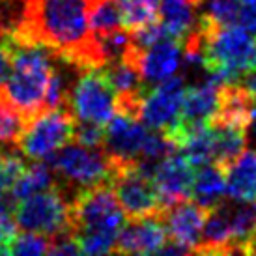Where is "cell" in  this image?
I'll list each match as a JSON object with an SVG mask.
<instances>
[{
    "mask_svg": "<svg viewBox=\"0 0 256 256\" xmlns=\"http://www.w3.org/2000/svg\"><path fill=\"white\" fill-rule=\"evenodd\" d=\"M90 0H22L21 21L10 36L40 43L77 70L103 68L88 22Z\"/></svg>",
    "mask_w": 256,
    "mask_h": 256,
    "instance_id": "6da1fadb",
    "label": "cell"
},
{
    "mask_svg": "<svg viewBox=\"0 0 256 256\" xmlns=\"http://www.w3.org/2000/svg\"><path fill=\"white\" fill-rule=\"evenodd\" d=\"M192 34L198 40L206 78L226 84L256 68V36L240 24H220L200 15Z\"/></svg>",
    "mask_w": 256,
    "mask_h": 256,
    "instance_id": "7a4b0ae2",
    "label": "cell"
},
{
    "mask_svg": "<svg viewBox=\"0 0 256 256\" xmlns=\"http://www.w3.org/2000/svg\"><path fill=\"white\" fill-rule=\"evenodd\" d=\"M72 232L80 254L112 252L126 214L114 196L110 184L78 191L70 202Z\"/></svg>",
    "mask_w": 256,
    "mask_h": 256,
    "instance_id": "3957f363",
    "label": "cell"
},
{
    "mask_svg": "<svg viewBox=\"0 0 256 256\" xmlns=\"http://www.w3.org/2000/svg\"><path fill=\"white\" fill-rule=\"evenodd\" d=\"M8 38L12 47V75L4 86V96L28 120L43 110L45 92L56 70L58 56L45 45Z\"/></svg>",
    "mask_w": 256,
    "mask_h": 256,
    "instance_id": "277c9868",
    "label": "cell"
},
{
    "mask_svg": "<svg viewBox=\"0 0 256 256\" xmlns=\"http://www.w3.org/2000/svg\"><path fill=\"white\" fill-rule=\"evenodd\" d=\"M56 176V184L70 200L82 189L110 184L112 163L103 148H90L78 142H68L45 159Z\"/></svg>",
    "mask_w": 256,
    "mask_h": 256,
    "instance_id": "5b68a950",
    "label": "cell"
},
{
    "mask_svg": "<svg viewBox=\"0 0 256 256\" xmlns=\"http://www.w3.org/2000/svg\"><path fill=\"white\" fill-rule=\"evenodd\" d=\"M75 116L68 105L56 108H45L26 120L17 148L22 156L32 161H45L56 150L73 140Z\"/></svg>",
    "mask_w": 256,
    "mask_h": 256,
    "instance_id": "8992f818",
    "label": "cell"
},
{
    "mask_svg": "<svg viewBox=\"0 0 256 256\" xmlns=\"http://www.w3.org/2000/svg\"><path fill=\"white\" fill-rule=\"evenodd\" d=\"M70 202H72L70 196L58 187V184L52 189L19 200L14 206L17 228L21 232H34L49 238L70 232L72 226Z\"/></svg>",
    "mask_w": 256,
    "mask_h": 256,
    "instance_id": "52a82bcc",
    "label": "cell"
},
{
    "mask_svg": "<svg viewBox=\"0 0 256 256\" xmlns=\"http://www.w3.org/2000/svg\"><path fill=\"white\" fill-rule=\"evenodd\" d=\"M80 72V77L68 94V108L77 122H90L105 128L116 110L112 88L101 68H86Z\"/></svg>",
    "mask_w": 256,
    "mask_h": 256,
    "instance_id": "ba28073f",
    "label": "cell"
},
{
    "mask_svg": "<svg viewBox=\"0 0 256 256\" xmlns=\"http://www.w3.org/2000/svg\"><path fill=\"white\" fill-rule=\"evenodd\" d=\"M110 187L126 217L129 219H140L163 212L154 182L138 168L136 161L116 166Z\"/></svg>",
    "mask_w": 256,
    "mask_h": 256,
    "instance_id": "9c48e42d",
    "label": "cell"
},
{
    "mask_svg": "<svg viewBox=\"0 0 256 256\" xmlns=\"http://www.w3.org/2000/svg\"><path fill=\"white\" fill-rule=\"evenodd\" d=\"M185 88H187L185 77H176V75L152 84V88L148 86L140 101L138 120L146 128L161 133L170 131L180 120Z\"/></svg>",
    "mask_w": 256,
    "mask_h": 256,
    "instance_id": "30bf717a",
    "label": "cell"
},
{
    "mask_svg": "<svg viewBox=\"0 0 256 256\" xmlns=\"http://www.w3.org/2000/svg\"><path fill=\"white\" fill-rule=\"evenodd\" d=\"M150 128H146L136 116L126 112H114L105 126L103 152L112 163V168L138 161Z\"/></svg>",
    "mask_w": 256,
    "mask_h": 256,
    "instance_id": "8fae6325",
    "label": "cell"
},
{
    "mask_svg": "<svg viewBox=\"0 0 256 256\" xmlns=\"http://www.w3.org/2000/svg\"><path fill=\"white\" fill-rule=\"evenodd\" d=\"M194 170L196 166L182 152H172L156 164L152 172V182L163 210L182 200L191 198Z\"/></svg>",
    "mask_w": 256,
    "mask_h": 256,
    "instance_id": "7c38bea8",
    "label": "cell"
},
{
    "mask_svg": "<svg viewBox=\"0 0 256 256\" xmlns=\"http://www.w3.org/2000/svg\"><path fill=\"white\" fill-rule=\"evenodd\" d=\"M206 215V208H202L191 198L164 208L161 212V219H163L168 242L184 247L187 252H196Z\"/></svg>",
    "mask_w": 256,
    "mask_h": 256,
    "instance_id": "4fadbf2b",
    "label": "cell"
},
{
    "mask_svg": "<svg viewBox=\"0 0 256 256\" xmlns=\"http://www.w3.org/2000/svg\"><path fill=\"white\" fill-rule=\"evenodd\" d=\"M168 240L161 214L131 219L118 232L112 252L118 254H152L161 252Z\"/></svg>",
    "mask_w": 256,
    "mask_h": 256,
    "instance_id": "5bb4252c",
    "label": "cell"
},
{
    "mask_svg": "<svg viewBox=\"0 0 256 256\" xmlns=\"http://www.w3.org/2000/svg\"><path fill=\"white\" fill-rule=\"evenodd\" d=\"M182 64V43L166 36L138 54L136 66L146 84H156L172 77Z\"/></svg>",
    "mask_w": 256,
    "mask_h": 256,
    "instance_id": "9a60e30c",
    "label": "cell"
},
{
    "mask_svg": "<svg viewBox=\"0 0 256 256\" xmlns=\"http://www.w3.org/2000/svg\"><path fill=\"white\" fill-rule=\"evenodd\" d=\"M219 92L220 84L212 78H202L196 84L187 86L178 122L187 126L206 124L219 108Z\"/></svg>",
    "mask_w": 256,
    "mask_h": 256,
    "instance_id": "2e32d148",
    "label": "cell"
},
{
    "mask_svg": "<svg viewBox=\"0 0 256 256\" xmlns=\"http://www.w3.org/2000/svg\"><path fill=\"white\" fill-rule=\"evenodd\" d=\"M196 252L198 254H236L232 230H230L228 215L224 210V200L208 212Z\"/></svg>",
    "mask_w": 256,
    "mask_h": 256,
    "instance_id": "e0dca14e",
    "label": "cell"
},
{
    "mask_svg": "<svg viewBox=\"0 0 256 256\" xmlns=\"http://www.w3.org/2000/svg\"><path fill=\"white\" fill-rule=\"evenodd\" d=\"M224 180L232 200L256 202V150H243L224 168Z\"/></svg>",
    "mask_w": 256,
    "mask_h": 256,
    "instance_id": "ac0fdd59",
    "label": "cell"
},
{
    "mask_svg": "<svg viewBox=\"0 0 256 256\" xmlns=\"http://www.w3.org/2000/svg\"><path fill=\"white\" fill-rule=\"evenodd\" d=\"M224 194H226L224 170L214 163L196 166L194 178H192L191 198L210 212L212 208L224 200Z\"/></svg>",
    "mask_w": 256,
    "mask_h": 256,
    "instance_id": "d6986e66",
    "label": "cell"
},
{
    "mask_svg": "<svg viewBox=\"0 0 256 256\" xmlns=\"http://www.w3.org/2000/svg\"><path fill=\"white\" fill-rule=\"evenodd\" d=\"M236 254H247L250 242L256 236V202H224Z\"/></svg>",
    "mask_w": 256,
    "mask_h": 256,
    "instance_id": "ffe728a7",
    "label": "cell"
},
{
    "mask_svg": "<svg viewBox=\"0 0 256 256\" xmlns=\"http://www.w3.org/2000/svg\"><path fill=\"white\" fill-rule=\"evenodd\" d=\"M54 185H56V176L50 170L49 164L43 161H34L32 164L24 166L21 176L15 180L14 187L10 189V196L14 200V204H17L19 200L52 189Z\"/></svg>",
    "mask_w": 256,
    "mask_h": 256,
    "instance_id": "44dd1931",
    "label": "cell"
},
{
    "mask_svg": "<svg viewBox=\"0 0 256 256\" xmlns=\"http://www.w3.org/2000/svg\"><path fill=\"white\" fill-rule=\"evenodd\" d=\"M116 6L122 26L129 32L157 21L159 17V0H116Z\"/></svg>",
    "mask_w": 256,
    "mask_h": 256,
    "instance_id": "7402d4cb",
    "label": "cell"
},
{
    "mask_svg": "<svg viewBox=\"0 0 256 256\" xmlns=\"http://www.w3.org/2000/svg\"><path fill=\"white\" fill-rule=\"evenodd\" d=\"M24 126L26 118L12 107V103L4 96V90H0V146L17 148Z\"/></svg>",
    "mask_w": 256,
    "mask_h": 256,
    "instance_id": "603a6c76",
    "label": "cell"
},
{
    "mask_svg": "<svg viewBox=\"0 0 256 256\" xmlns=\"http://www.w3.org/2000/svg\"><path fill=\"white\" fill-rule=\"evenodd\" d=\"M50 238L34 232H17L14 242L10 243V254H22V256H36V254H49Z\"/></svg>",
    "mask_w": 256,
    "mask_h": 256,
    "instance_id": "cb8c5ba5",
    "label": "cell"
},
{
    "mask_svg": "<svg viewBox=\"0 0 256 256\" xmlns=\"http://www.w3.org/2000/svg\"><path fill=\"white\" fill-rule=\"evenodd\" d=\"M14 200L10 192L0 194V249L10 254V243L14 242L19 228L14 217Z\"/></svg>",
    "mask_w": 256,
    "mask_h": 256,
    "instance_id": "d4e9b609",
    "label": "cell"
},
{
    "mask_svg": "<svg viewBox=\"0 0 256 256\" xmlns=\"http://www.w3.org/2000/svg\"><path fill=\"white\" fill-rule=\"evenodd\" d=\"M202 15L220 22V24H232L236 22L240 0H200Z\"/></svg>",
    "mask_w": 256,
    "mask_h": 256,
    "instance_id": "484cf974",
    "label": "cell"
},
{
    "mask_svg": "<svg viewBox=\"0 0 256 256\" xmlns=\"http://www.w3.org/2000/svg\"><path fill=\"white\" fill-rule=\"evenodd\" d=\"M103 135H105V128L103 126L90 124V122H77L75 124L73 138H75V142L82 144V146L101 148L103 146Z\"/></svg>",
    "mask_w": 256,
    "mask_h": 256,
    "instance_id": "4316f807",
    "label": "cell"
},
{
    "mask_svg": "<svg viewBox=\"0 0 256 256\" xmlns=\"http://www.w3.org/2000/svg\"><path fill=\"white\" fill-rule=\"evenodd\" d=\"M236 24H240L243 30L256 36V0H240Z\"/></svg>",
    "mask_w": 256,
    "mask_h": 256,
    "instance_id": "83f0119b",
    "label": "cell"
},
{
    "mask_svg": "<svg viewBox=\"0 0 256 256\" xmlns=\"http://www.w3.org/2000/svg\"><path fill=\"white\" fill-rule=\"evenodd\" d=\"M10 75H12V47H10V38L0 36V90H4Z\"/></svg>",
    "mask_w": 256,
    "mask_h": 256,
    "instance_id": "f1b7e54d",
    "label": "cell"
},
{
    "mask_svg": "<svg viewBox=\"0 0 256 256\" xmlns=\"http://www.w3.org/2000/svg\"><path fill=\"white\" fill-rule=\"evenodd\" d=\"M238 84L242 86L245 92L249 94L250 98L256 101V68L254 70H250V72H247V73H243L242 77L236 80Z\"/></svg>",
    "mask_w": 256,
    "mask_h": 256,
    "instance_id": "f546056e",
    "label": "cell"
},
{
    "mask_svg": "<svg viewBox=\"0 0 256 256\" xmlns=\"http://www.w3.org/2000/svg\"><path fill=\"white\" fill-rule=\"evenodd\" d=\"M247 254H256V236H254V240L250 242L249 245V250H247Z\"/></svg>",
    "mask_w": 256,
    "mask_h": 256,
    "instance_id": "4dcf8cb0",
    "label": "cell"
},
{
    "mask_svg": "<svg viewBox=\"0 0 256 256\" xmlns=\"http://www.w3.org/2000/svg\"><path fill=\"white\" fill-rule=\"evenodd\" d=\"M0 154H2V150H0Z\"/></svg>",
    "mask_w": 256,
    "mask_h": 256,
    "instance_id": "1f68e13d",
    "label": "cell"
},
{
    "mask_svg": "<svg viewBox=\"0 0 256 256\" xmlns=\"http://www.w3.org/2000/svg\"><path fill=\"white\" fill-rule=\"evenodd\" d=\"M0 2H2V0H0Z\"/></svg>",
    "mask_w": 256,
    "mask_h": 256,
    "instance_id": "d6a6232c",
    "label": "cell"
}]
</instances>
